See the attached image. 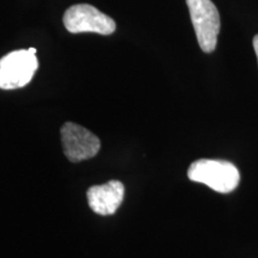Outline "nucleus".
<instances>
[{"instance_id": "nucleus-3", "label": "nucleus", "mask_w": 258, "mask_h": 258, "mask_svg": "<svg viewBox=\"0 0 258 258\" xmlns=\"http://www.w3.org/2000/svg\"><path fill=\"white\" fill-rule=\"evenodd\" d=\"M198 42L205 53H212L218 43L220 16L212 0H186Z\"/></svg>"}, {"instance_id": "nucleus-4", "label": "nucleus", "mask_w": 258, "mask_h": 258, "mask_svg": "<svg viewBox=\"0 0 258 258\" xmlns=\"http://www.w3.org/2000/svg\"><path fill=\"white\" fill-rule=\"evenodd\" d=\"M63 24L72 34L97 32L111 35L116 29L115 21L89 4L73 5L64 12Z\"/></svg>"}, {"instance_id": "nucleus-2", "label": "nucleus", "mask_w": 258, "mask_h": 258, "mask_svg": "<svg viewBox=\"0 0 258 258\" xmlns=\"http://www.w3.org/2000/svg\"><path fill=\"white\" fill-rule=\"evenodd\" d=\"M37 67L35 48L8 54L0 59V89L14 90L28 85Z\"/></svg>"}, {"instance_id": "nucleus-5", "label": "nucleus", "mask_w": 258, "mask_h": 258, "mask_svg": "<svg viewBox=\"0 0 258 258\" xmlns=\"http://www.w3.org/2000/svg\"><path fill=\"white\" fill-rule=\"evenodd\" d=\"M61 141L64 154L72 163L91 159L101 148V141L95 134L72 122L61 127Z\"/></svg>"}, {"instance_id": "nucleus-7", "label": "nucleus", "mask_w": 258, "mask_h": 258, "mask_svg": "<svg viewBox=\"0 0 258 258\" xmlns=\"http://www.w3.org/2000/svg\"><path fill=\"white\" fill-rule=\"evenodd\" d=\"M253 49H254V53H256L257 55V60H258V35L253 37Z\"/></svg>"}, {"instance_id": "nucleus-6", "label": "nucleus", "mask_w": 258, "mask_h": 258, "mask_svg": "<svg viewBox=\"0 0 258 258\" xmlns=\"http://www.w3.org/2000/svg\"><path fill=\"white\" fill-rule=\"evenodd\" d=\"M123 196L124 186L118 180H110L105 184L91 186L88 190L90 208L99 215L114 214L123 201Z\"/></svg>"}, {"instance_id": "nucleus-1", "label": "nucleus", "mask_w": 258, "mask_h": 258, "mask_svg": "<svg viewBox=\"0 0 258 258\" xmlns=\"http://www.w3.org/2000/svg\"><path fill=\"white\" fill-rule=\"evenodd\" d=\"M188 177L192 182L202 183L221 194L233 191L240 180L239 171L233 164L214 159L194 161L188 170Z\"/></svg>"}]
</instances>
